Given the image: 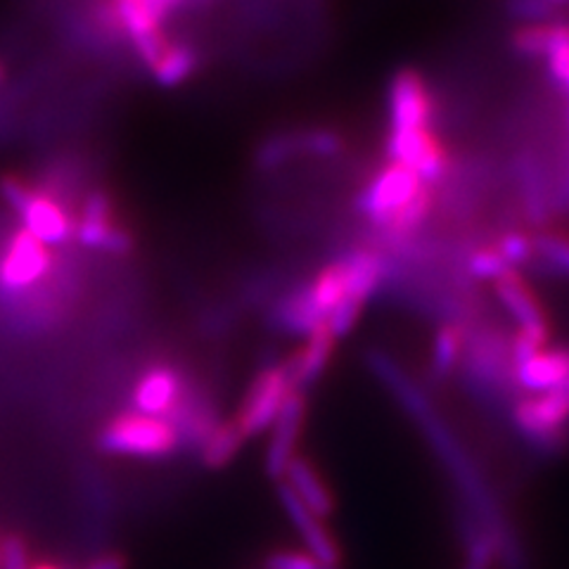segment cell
<instances>
[{"instance_id": "obj_1", "label": "cell", "mask_w": 569, "mask_h": 569, "mask_svg": "<svg viewBox=\"0 0 569 569\" xmlns=\"http://www.w3.org/2000/svg\"><path fill=\"white\" fill-rule=\"evenodd\" d=\"M356 209L389 244H411L437 209V188L395 159L372 171L356 194Z\"/></svg>"}, {"instance_id": "obj_2", "label": "cell", "mask_w": 569, "mask_h": 569, "mask_svg": "<svg viewBox=\"0 0 569 569\" xmlns=\"http://www.w3.org/2000/svg\"><path fill=\"white\" fill-rule=\"evenodd\" d=\"M0 198L20 217L27 233L48 247H58L74 238L77 213L50 190L17 173H6L0 176Z\"/></svg>"}, {"instance_id": "obj_3", "label": "cell", "mask_w": 569, "mask_h": 569, "mask_svg": "<svg viewBox=\"0 0 569 569\" xmlns=\"http://www.w3.org/2000/svg\"><path fill=\"white\" fill-rule=\"evenodd\" d=\"M181 443V430L171 418L140 411L119 413L102 427L100 447L114 456L164 458Z\"/></svg>"}, {"instance_id": "obj_4", "label": "cell", "mask_w": 569, "mask_h": 569, "mask_svg": "<svg viewBox=\"0 0 569 569\" xmlns=\"http://www.w3.org/2000/svg\"><path fill=\"white\" fill-rule=\"evenodd\" d=\"M437 114L432 81L416 67H401L387 86V138L437 129Z\"/></svg>"}, {"instance_id": "obj_5", "label": "cell", "mask_w": 569, "mask_h": 569, "mask_svg": "<svg viewBox=\"0 0 569 569\" xmlns=\"http://www.w3.org/2000/svg\"><path fill=\"white\" fill-rule=\"evenodd\" d=\"M512 425L537 449L553 451L569 437V382L537 395L515 397L510 403Z\"/></svg>"}, {"instance_id": "obj_6", "label": "cell", "mask_w": 569, "mask_h": 569, "mask_svg": "<svg viewBox=\"0 0 569 569\" xmlns=\"http://www.w3.org/2000/svg\"><path fill=\"white\" fill-rule=\"evenodd\" d=\"M498 305L506 309L518 326L512 340L522 351H533L550 345V318L539 292L533 290L522 269H508L491 280Z\"/></svg>"}, {"instance_id": "obj_7", "label": "cell", "mask_w": 569, "mask_h": 569, "mask_svg": "<svg viewBox=\"0 0 569 569\" xmlns=\"http://www.w3.org/2000/svg\"><path fill=\"white\" fill-rule=\"evenodd\" d=\"M292 391H295V385L290 380L288 363L282 361V363L266 366L252 380V385H249L247 395L238 408L236 425L240 427L244 439L257 437L269 430L276 416L280 413L284 399H288Z\"/></svg>"}, {"instance_id": "obj_8", "label": "cell", "mask_w": 569, "mask_h": 569, "mask_svg": "<svg viewBox=\"0 0 569 569\" xmlns=\"http://www.w3.org/2000/svg\"><path fill=\"white\" fill-rule=\"evenodd\" d=\"M52 252L46 242L27 233L24 228L10 236L0 257V288L6 292H27L52 271Z\"/></svg>"}, {"instance_id": "obj_9", "label": "cell", "mask_w": 569, "mask_h": 569, "mask_svg": "<svg viewBox=\"0 0 569 569\" xmlns=\"http://www.w3.org/2000/svg\"><path fill=\"white\" fill-rule=\"evenodd\" d=\"M74 238L81 247L102 249L110 254H129L133 238L114 217L112 198L104 190H91L77 211Z\"/></svg>"}, {"instance_id": "obj_10", "label": "cell", "mask_w": 569, "mask_h": 569, "mask_svg": "<svg viewBox=\"0 0 569 569\" xmlns=\"http://www.w3.org/2000/svg\"><path fill=\"white\" fill-rule=\"evenodd\" d=\"M305 422H307V397L305 391L295 389L292 395L284 399L280 413L269 427L271 441H269V449H266L263 468L271 479H278L280 482L284 470H288L292 458L297 456L299 437H301V430H305Z\"/></svg>"}, {"instance_id": "obj_11", "label": "cell", "mask_w": 569, "mask_h": 569, "mask_svg": "<svg viewBox=\"0 0 569 569\" xmlns=\"http://www.w3.org/2000/svg\"><path fill=\"white\" fill-rule=\"evenodd\" d=\"M278 498H280L282 510L288 512L290 522L295 525L299 539H301V543H305L309 553L320 558L323 562H328V565L342 567L340 543H337V539L332 537V531L328 529L326 520L318 518L316 512H311L282 482L278 487Z\"/></svg>"}, {"instance_id": "obj_12", "label": "cell", "mask_w": 569, "mask_h": 569, "mask_svg": "<svg viewBox=\"0 0 569 569\" xmlns=\"http://www.w3.org/2000/svg\"><path fill=\"white\" fill-rule=\"evenodd\" d=\"M515 387H520L525 395H537L569 382V347H556L553 342L543 349L525 356L515 363Z\"/></svg>"}, {"instance_id": "obj_13", "label": "cell", "mask_w": 569, "mask_h": 569, "mask_svg": "<svg viewBox=\"0 0 569 569\" xmlns=\"http://www.w3.org/2000/svg\"><path fill=\"white\" fill-rule=\"evenodd\" d=\"M183 397V378L169 366H154L146 370L136 382L133 406L136 411L169 418Z\"/></svg>"}, {"instance_id": "obj_14", "label": "cell", "mask_w": 569, "mask_h": 569, "mask_svg": "<svg viewBox=\"0 0 569 569\" xmlns=\"http://www.w3.org/2000/svg\"><path fill=\"white\" fill-rule=\"evenodd\" d=\"M337 347V337L335 332L328 328V323H320L318 328H313L307 335V342L301 345L288 361V370H290V380L295 385V389L305 391L307 387H311L316 380H320L326 368L332 361V353Z\"/></svg>"}, {"instance_id": "obj_15", "label": "cell", "mask_w": 569, "mask_h": 569, "mask_svg": "<svg viewBox=\"0 0 569 569\" xmlns=\"http://www.w3.org/2000/svg\"><path fill=\"white\" fill-rule=\"evenodd\" d=\"M280 482L288 487L311 512H316L318 518L328 520L335 512L337 508L335 493L326 482L323 472H320L309 458L297 453L288 466V470H284Z\"/></svg>"}, {"instance_id": "obj_16", "label": "cell", "mask_w": 569, "mask_h": 569, "mask_svg": "<svg viewBox=\"0 0 569 569\" xmlns=\"http://www.w3.org/2000/svg\"><path fill=\"white\" fill-rule=\"evenodd\" d=\"M202 62L204 58L198 43L190 39H173L171 36L169 46L152 64L148 74L159 88H178L198 74L202 69Z\"/></svg>"}, {"instance_id": "obj_17", "label": "cell", "mask_w": 569, "mask_h": 569, "mask_svg": "<svg viewBox=\"0 0 569 569\" xmlns=\"http://www.w3.org/2000/svg\"><path fill=\"white\" fill-rule=\"evenodd\" d=\"M569 36V22H522L510 33V48L515 56L525 60H546L550 52L560 48Z\"/></svg>"}, {"instance_id": "obj_18", "label": "cell", "mask_w": 569, "mask_h": 569, "mask_svg": "<svg viewBox=\"0 0 569 569\" xmlns=\"http://www.w3.org/2000/svg\"><path fill=\"white\" fill-rule=\"evenodd\" d=\"M531 263L541 266L546 273L569 280V230L543 228L531 233Z\"/></svg>"}, {"instance_id": "obj_19", "label": "cell", "mask_w": 569, "mask_h": 569, "mask_svg": "<svg viewBox=\"0 0 569 569\" xmlns=\"http://www.w3.org/2000/svg\"><path fill=\"white\" fill-rule=\"evenodd\" d=\"M468 345V326L462 320L441 323L432 345V370L439 378H451L462 363Z\"/></svg>"}, {"instance_id": "obj_20", "label": "cell", "mask_w": 569, "mask_h": 569, "mask_svg": "<svg viewBox=\"0 0 569 569\" xmlns=\"http://www.w3.org/2000/svg\"><path fill=\"white\" fill-rule=\"evenodd\" d=\"M244 443V435L236 420L230 422H217L202 439V462L207 468H226L233 460Z\"/></svg>"}, {"instance_id": "obj_21", "label": "cell", "mask_w": 569, "mask_h": 569, "mask_svg": "<svg viewBox=\"0 0 569 569\" xmlns=\"http://www.w3.org/2000/svg\"><path fill=\"white\" fill-rule=\"evenodd\" d=\"M266 569H342L328 565L320 558L311 556L307 548L301 550H276L269 558H266Z\"/></svg>"}, {"instance_id": "obj_22", "label": "cell", "mask_w": 569, "mask_h": 569, "mask_svg": "<svg viewBox=\"0 0 569 569\" xmlns=\"http://www.w3.org/2000/svg\"><path fill=\"white\" fill-rule=\"evenodd\" d=\"M29 556H27V546L20 537H10L0 539V569H29Z\"/></svg>"}, {"instance_id": "obj_23", "label": "cell", "mask_w": 569, "mask_h": 569, "mask_svg": "<svg viewBox=\"0 0 569 569\" xmlns=\"http://www.w3.org/2000/svg\"><path fill=\"white\" fill-rule=\"evenodd\" d=\"M553 200H556L558 204H562V207H569V159H567V164H565V169H562L560 181H558V186H556V190H553Z\"/></svg>"}, {"instance_id": "obj_24", "label": "cell", "mask_w": 569, "mask_h": 569, "mask_svg": "<svg viewBox=\"0 0 569 569\" xmlns=\"http://www.w3.org/2000/svg\"><path fill=\"white\" fill-rule=\"evenodd\" d=\"M86 569H127V560H123L121 556H100L96 558L91 565H88Z\"/></svg>"}, {"instance_id": "obj_25", "label": "cell", "mask_w": 569, "mask_h": 569, "mask_svg": "<svg viewBox=\"0 0 569 569\" xmlns=\"http://www.w3.org/2000/svg\"><path fill=\"white\" fill-rule=\"evenodd\" d=\"M6 77H8V69H6V62H3V60H0V86H3Z\"/></svg>"}, {"instance_id": "obj_26", "label": "cell", "mask_w": 569, "mask_h": 569, "mask_svg": "<svg viewBox=\"0 0 569 569\" xmlns=\"http://www.w3.org/2000/svg\"><path fill=\"white\" fill-rule=\"evenodd\" d=\"M29 569H60L58 565H50V562H41V565H33Z\"/></svg>"}, {"instance_id": "obj_27", "label": "cell", "mask_w": 569, "mask_h": 569, "mask_svg": "<svg viewBox=\"0 0 569 569\" xmlns=\"http://www.w3.org/2000/svg\"><path fill=\"white\" fill-rule=\"evenodd\" d=\"M565 123H567V131H569V107H567V117H565Z\"/></svg>"}, {"instance_id": "obj_28", "label": "cell", "mask_w": 569, "mask_h": 569, "mask_svg": "<svg viewBox=\"0 0 569 569\" xmlns=\"http://www.w3.org/2000/svg\"><path fill=\"white\" fill-rule=\"evenodd\" d=\"M548 3H562V0H548Z\"/></svg>"}]
</instances>
